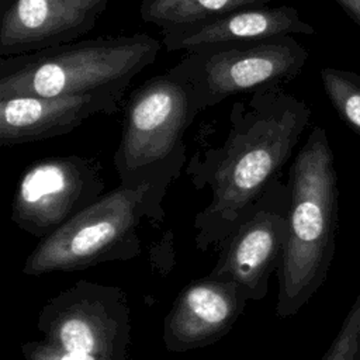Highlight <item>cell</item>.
Returning <instances> with one entry per match:
<instances>
[{
	"mask_svg": "<svg viewBox=\"0 0 360 360\" xmlns=\"http://www.w3.org/2000/svg\"><path fill=\"white\" fill-rule=\"evenodd\" d=\"M37 328L48 342L68 352L97 360H128L129 305L117 285L76 281L42 307Z\"/></svg>",
	"mask_w": 360,
	"mask_h": 360,
	"instance_id": "cell-7",
	"label": "cell"
},
{
	"mask_svg": "<svg viewBox=\"0 0 360 360\" xmlns=\"http://www.w3.org/2000/svg\"><path fill=\"white\" fill-rule=\"evenodd\" d=\"M288 200V183L277 176L221 243V253L208 277L233 281L243 288L249 301H262L283 259Z\"/></svg>",
	"mask_w": 360,
	"mask_h": 360,
	"instance_id": "cell-9",
	"label": "cell"
},
{
	"mask_svg": "<svg viewBox=\"0 0 360 360\" xmlns=\"http://www.w3.org/2000/svg\"><path fill=\"white\" fill-rule=\"evenodd\" d=\"M122 132L112 156L122 186L148 179H177L186 163L184 134L198 111L190 83L169 70L129 94Z\"/></svg>",
	"mask_w": 360,
	"mask_h": 360,
	"instance_id": "cell-5",
	"label": "cell"
},
{
	"mask_svg": "<svg viewBox=\"0 0 360 360\" xmlns=\"http://www.w3.org/2000/svg\"><path fill=\"white\" fill-rule=\"evenodd\" d=\"M287 236L277 270L276 315L297 314L325 278L333 255L336 173L322 127H314L298 150L288 176Z\"/></svg>",
	"mask_w": 360,
	"mask_h": 360,
	"instance_id": "cell-2",
	"label": "cell"
},
{
	"mask_svg": "<svg viewBox=\"0 0 360 360\" xmlns=\"http://www.w3.org/2000/svg\"><path fill=\"white\" fill-rule=\"evenodd\" d=\"M248 295L233 281L204 277L187 284L163 322V345L170 353L210 346L222 339L248 305Z\"/></svg>",
	"mask_w": 360,
	"mask_h": 360,
	"instance_id": "cell-10",
	"label": "cell"
},
{
	"mask_svg": "<svg viewBox=\"0 0 360 360\" xmlns=\"http://www.w3.org/2000/svg\"><path fill=\"white\" fill-rule=\"evenodd\" d=\"M335 3L360 25V0H335Z\"/></svg>",
	"mask_w": 360,
	"mask_h": 360,
	"instance_id": "cell-18",
	"label": "cell"
},
{
	"mask_svg": "<svg viewBox=\"0 0 360 360\" xmlns=\"http://www.w3.org/2000/svg\"><path fill=\"white\" fill-rule=\"evenodd\" d=\"M162 44L169 52L229 48L280 35H312L315 28L290 6H250L235 11L162 31Z\"/></svg>",
	"mask_w": 360,
	"mask_h": 360,
	"instance_id": "cell-13",
	"label": "cell"
},
{
	"mask_svg": "<svg viewBox=\"0 0 360 360\" xmlns=\"http://www.w3.org/2000/svg\"><path fill=\"white\" fill-rule=\"evenodd\" d=\"M21 353L25 360H97L86 354L68 352L46 339L25 342L21 345Z\"/></svg>",
	"mask_w": 360,
	"mask_h": 360,
	"instance_id": "cell-17",
	"label": "cell"
},
{
	"mask_svg": "<svg viewBox=\"0 0 360 360\" xmlns=\"http://www.w3.org/2000/svg\"><path fill=\"white\" fill-rule=\"evenodd\" d=\"M309 120V105L283 87L232 104L224 143L197 152L186 169L194 188L211 190L210 202L193 224L200 252L221 246L235 231L278 176Z\"/></svg>",
	"mask_w": 360,
	"mask_h": 360,
	"instance_id": "cell-1",
	"label": "cell"
},
{
	"mask_svg": "<svg viewBox=\"0 0 360 360\" xmlns=\"http://www.w3.org/2000/svg\"><path fill=\"white\" fill-rule=\"evenodd\" d=\"M108 0H11L0 18V56L79 39L91 31Z\"/></svg>",
	"mask_w": 360,
	"mask_h": 360,
	"instance_id": "cell-11",
	"label": "cell"
},
{
	"mask_svg": "<svg viewBox=\"0 0 360 360\" xmlns=\"http://www.w3.org/2000/svg\"><path fill=\"white\" fill-rule=\"evenodd\" d=\"M308 58V51L292 35H280L229 48L186 52L169 72L190 83L200 114L232 96L283 87L302 72Z\"/></svg>",
	"mask_w": 360,
	"mask_h": 360,
	"instance_id": "cell-6",
	"label": "cell"
},
{
	"mask_svg": "<svg viewBox=\"0 0 360 360\" xmlns=\"http://www.w3.org/2000/svg\"><path fill=\"white\" fill-rule=\"evenodd\" d=\"M360 347V300L350 309L322 360H356Z\"/></svg>",
	"mask_w": 360,
	"mask_h": 360,
	"instance_id": "cell-16",
	"label": "cell"
},
{
	"mask_svg": "<svg viewBox=\"0 0 360 360\" xmlns=\"http://www.w3.org/2000/svg\"><path fill=\"white\" fill-rule=\"evenodd\" d=\"M173 179H148L103 194L55 232L42 238L22 266V274L76 271L141 253L138 226L165 218L163 198Z\"/></svg>",
	"mask_w": 360,
	"mask_h": 360,
	"instance_id": "cell-4",
	"label": "cell"
},
{
	"mask_svg": "<svg viewBox=\"0 0 360 360\" xmlns=\"http://www.w3.org/2000/svg\"><path fill=\"white\" fill-rule=\"evenodd\" d=\"M121 100L111 93L0 98V145L14 146L69 134L96 114H115Z\"/></svg>",
	"mask_w": 360,
	"mask_h": 360,
	"instance_id": "cell-12",
	"label": "cell"
},
{
	"mask_svg": "<svg viewBox=\"0 0 360 360\" xmlns=\"http://www.w3.org/2000/svg\"><path fill=\"white\" fill-rule=\"evenodd\" d=\"M269 1L273 0H143L139 15L145 22L167 31Z\"/></svg>",
	"mask_w": 360,
	"mask_h": 360,
	"instance_id": "cell-14",
	"label": "cell"
},
{
	"mask_svg": "<svg viewBox=\"0 0 360 360\" xmlns=\"http://www.w3.org/2000/svg\"><path fill=\"white\" fill-rule=\"evenodd\" d=\"M101 163L79 155L35 160L20 176L11 221L42 239L97 201L104 193Z\"/></svg>",
	"mask_w": 360,
	"mask_h": 360,
	"instance_id": "cell-8",
	"label": "cell"
},
{
	"mask_svg": "<svg viewBox=\"0 0 360 360\" xmlns=\"http://www.w3.org/2000/svg\"><path fill=\"white\" fill-rule=\"evenodd\" d=\"M160 46L146 34L105 35L0 56V98L90 93L122 98L131 80L156 60Z\"/></svg>",
	"mask_w": 360,
	"mask_h": 360,
	"instance_id": "cell-3",
	"label": "cell"
},
{
	"mask_svg": "<svg viewBox=\"0 0 360 360\" xmlns=\"http://www.w3.org/2000/svg\"><path fill=\"white\" fill-rule=\"evenodd\" d=\"M11 0H0V13H4Z\"/></svg>",
	"mask_w": 360,
	"mask_h": 360,
	"instance_id": "cell-19",
	"label": "cell"
},
{
	"mask_svg": "<svg viewBox=\"0 0 360 360\" xmlns=\"http://www.w3.org/2000/svg\"><path fill=\"white\" fill-rule=\"evenodd\" d=\"M321 82L338 115L360 135V75L326 66L321 70Z\"/></svg>",
	"mask_w": 360,
	"mask_h": 360,
	"instance_id": "cell-15",
	"label": "cell"
}]
</instances>
